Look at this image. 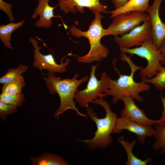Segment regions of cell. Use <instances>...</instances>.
<instances>
[{"instance_id":"6da1fadb","label":"cell","mask_w":165,"mask_h":165,"mask_svg":"<svg viewBox=\"0 0 165 165\" xmlns=\"http://www.w3.org/2000/svg\"><path fill=\"white\" fill-rule=\"evenodd\" d=\"M120 60L126 62L130 68V73L129 75H122L116 68H115L119 77L116 80H112L108 76L107 78V90L105 93L107 95L112 96V103L116 104L124 96H129L139 102H141L144 99L140 94L148 91L150 88L149 84L144 80L139 82H135L134 78L135 72L141 70L143 68L134 64L131 59L130 56L128 57L126 53L121 52Z\"/></svg>"},{"instance_id":"7a4b0ae2","label":"cell","mask_w":165,"mask_h":165,"mask_svg":"<svg viewBox=\"0 0 165 165\" xmlns=\"http://www.w3.org/2000/svg\"><path fill=\"white\" fill-rule=\"evenodd\" d=\"M79 76V74L76 73L71 79H61L57 77L54 73L48 72L46 74V77L43 78L50 93L52 94L57 93L60 99V106L54 114L55 118H58L60 115L69 109L75 111L78 116L87 118V115L79 111L74 100L78 86L89 79V76L86 75L78 79Z\"/></svg>"},{"instance_id":"3957f363","label":"cell","mask_w":165,"mask_h":165,"mask_svg":"<svg viewBox=\"0 0 165 165\" xmlns=\"http://www.w3.org/2000/svg\"><path fill=\"white\" fill-rule=\"evenodd\" d=\"M103 97L96 98L92 102L99 104L105 109L106 115L105 117L99 118L96 112L89 107L86 108L87 115L90 119L96 124L97 129L94 137L91 139H78L83 142L90 149L98 148H105L111 145L113 139L111 135L115 127L118 117L117 115L111 109L108 102Z\"/></svg>"},{"instance_id":"277c9868","label":"cell","mask_w":165,"mask_h":165,"mask_svg":"<svg viewBox=\"0 0 165 165\" xmlns=\"http://www.w3.org/2000/svg\"><path fill=\"white\" fill-rule=\"evenodd\" d=\"M101 13L97 12L94 14V18L86 31H82L74 25L69 28V31L72 35L77 38L83 37L87 38L90 45V50L86 54L77 57L79 62L89 64L102 61L108 56L109 49L101 42V39L105 36V30L101 24L103 17Z\"/></svg>"},{"instance_id":"5b68a950","label":"cell","mask_w":165,"mask_h":165,"mask_svg":"<svg viewBox=\"0 0 165 165\" xmlns=\"http://www.w3.org/2000/svg\"><path fill=\"white\" fill-rule=\"evenodd\" d=\"M119 50L121 52L129 53L130 56L136 55L147 60V65L140 72L141 79L153 77L162 66L161 62L163 59V55L156 47L151 36L140 46L133 48H119Z\"/></svg>"},{"instance_id":"8992f818","label":"cell","mask_w":165,"mask_h":165,"mask_svg":"<svg viewBox=\"0 0 165 165\" xmlns=\"http://www.w3.org/2000/svg\"><path fill=\"white\" fill-rule=\"evenodd\" d=\"M92 65L90 77L86 86L83 90L78 89L75 94V101L81 108H86L88 104L92 103L97 98L105 97V92L107 90V78L108 76L105 72L101 73L100 80L95 75L96 70L99 65Z\"/></svg>"},{"instance_id":"52a82bcc","label":"cell","mask_w":165,"mask_h":165,"mask_svg":"<svg viewBox=\"0 0 165 165\" xmlns=\"http://www.w3.org/2000/svg\"><path fill=\"white\" fill-rule=\"evenodd\" d=\"M149 17L145 12L133 11L122 13L114 16L113 21L105 29L104 36H122L140 25Z\"/></svg>"},{"instance_id":"ba28073f","label":"cell","mask_w":165,"mask_h":165,"mask_svg":"<svg viewBox=\"0 0 165 165\" xmlns=\"http://www.w3.org/2000/svg\"><path fill=\"white\" fill-rule=\"evenodd\" d=\"M29 41L34 48L33 57L35 60L33 62V65L35 68L40 71L47 70L48 72L53 73H61L66 71V67L70 62L69 58H66L65 62H63V60L64 58H63L61 63L58 64L52 54H43L40 52L39 50L42 46H38L39 42L34 38L30 37Z\"/></svg>"},{"instance_id":"9c48e42d","label":"cell","mask_w":165,"mask_h":165,"mask_svg":"<svg viewBox=\"0 0 165 165\" xmlns=\"http://www.w3.org/2000/svg\"><path fill=\"white\" fill-rule=\"evenodd\" d=\"M151 26L149 17L141 25L134 28L128 33L119 37L115 36L114 40L120 48H131L140 46L151 36Z\"/></svg>"},{"instance_id":"30bf717a","label":"cell","mask_w":165,"mask_h":165,"mask_svg":"<svg viewBox=\"0 0 165 165\" xmlns=\"http://www.w3.org/2000/svg\"><path fill=\"white\" fill-rule=\"evenodd\" d=\"M60 10L65 14L70 12L81 13L85 12L84 7L88 8L94 14L98 12L107 13V6L101 3L100 0H57Z\"/></svg>"},{"instance_id":"8fae6325","label":"cell","mask_w":165,"mask_h":165,"mask_svg":"<svg viewBox=\"0 0 165 165\" xmlns=\"http://www.w3.org/2000/svg\"><path fill=\"white\" fill-rule=\"evenodd\" d=\"M124 130L134 134L139 143L142 145L145 144L147 137L154 136L155 133V129L152 127L145 126L131 121L127 118L118 117L112 134L120 133Z\"/></svg>"},{"instance_id":"7c38bea8","label":"cell","mask_w":165,"mask_h":165,"mask_svg":"<svg viewBox=\"0 0 165 165\" xmlns=\"http://www.w3.org/2000/svg\"><path fill=\"white\" fill-rule=\"evenodd\" d=\"M163 0H154L149 6L148 10L151 26V37L156 48L159 50L160 45L165 38V23L160 18L159 11Z\"/></svg>"},{"instance_id":"4fadbf2b","label":"cell","mask_w":165,"mask_h":165,"mask_svg":"<svg viewBox=\"0 0 165 165\" xmlns=\"http://www.w3.org/2000/svg\"><path fill=\"white\" fill-rule=\"evenodd\" d=\"M133 99L129 96H124L121 99L124 103V107L120 112L121 117L128 118L131 121L146 126L152 127L156 125L155 120L148 118L144 111L137 106Z\"/></svg>"},{"instance_id":"5bb4252c","label":"cell","mask_w":165,"mask_h":165,"mask_svg":"<svg viewBox=\"0 0 165 165\" xmlns=\"http://www.w3.org/2000/svg\"><path fill=\"white\" fill-rule=\"evenodd\" d=\"M49 1L50 0H38V5L32 15L31 17L33 19H36L38 15L39 16V19L35 24L38 28H48L53 24L52 19L55 17L53 14L55 7L50 6Z\"/></svg>"},{"instance_id":"9a60e30c","label":"cell","mask_w":165,"mask_h":165,"mask_svg":"<svg viewBox=\"0 0 165 165\" xmlns=\"http://www.w3.org/2000/svg\"><path fill=\"white\" fill-rule=\"evenodd\" d=\"M118 140L124 148L127 155V160L125 163V165H146L152 161V158L150 157H148L143 160L138 158L133 154V148L136 143V140H134L130 142L127 139H126L125 141L123 137L121 136L118 138Z\"/></svg>"},{"instance_id":"2e32d148","label":"cell","mask_w":165,"mask_h":165,"mask_svg":"<svg viewBox=\"0 0 165 165\" xmlns=\"http://www.w3.org/2000/svg\"><path fill=\"white\" fill-rule=\"evenodd\" d=\"M149 0H130L124 6L115 9L108 13H111L110 17L117 15L133 11L147 12L149 6Z\"/></svg>"},{"instance_id":"e0dca14e","label":"cell","mask_w":165,"mask_h":165,"mask_svg":"<svg viewBox=\"0 0 165 165\" xmlns=\"http://www.w3.org/2000/svg\"><path fill=\"white\" fill-rule=\"evenodd\" d=\"M25 23L24 20H22L17 23L10 22L6 25L0 26V39L4 45L8 49H12L11 35L13 32Z\"/></svg>"},{"instance_id":"ac0fdd59","label":"cell","mask_w":165,"mask_h":165,"mask_svg":"<svg viewBox=\"0 0 165 165\" xmlns=\"http://www.w3.org/2000/svg\"><path fill=\"white\" fill-rule=\"evenodd\" d=\"M29 159L35 165H68V162L61 156L49 153L44 154L38 157H31Z\"/></svg>"},{"instance_id":"d6986e66","label":"cell","mask_w":165,"mask_h":165,"mask_svg":"<svg viewBox=\"0 0 165 165\" xmlns=\"http://www.w3.org/2000/svg\"><path fill=\"white\" fill-rule=\"evenodd\" d=\"M25 82L24 77L21 75L12 81L3 85L1 89L2 93L10 95H16L22 93V88Z\"/></svg>"},{"instance_id":"ffe728a7","label":"cell","mask_w":165,"mask_h":165,"mask_svg":"<svg viewBox=\"0 0 165 165\" xmlns=\"http://www.w3.org/2000/svg\"><path fill=\"white\" fill-rule=\"evenodd\" d=\"M154 136L155 139L152 146L154 150H160L162 154L165 153V126L156 124Z\"/></svg>"},{"instance_id":"44dd1931","label":"cell","mask_w":165,"mask_h":165,"mask_svg":"<svg viewBox=\"0 0 165 165\" xmlns=\"http://www.w3.org/2000/svg\"><path fill=\"white\" fill-rule=\"evenodd\" d=\"M161 63L162 66L156 75L151 79H141L146 83L151 84L156 88L162 91L165 90V61L162 60Z\"/></svg>"},{"instance_id":"7402d4cb","label":"cell","mask_w":165,"mask_h":165,"mask_svg":"<svg viewBox=\"0 0 165 165\" xmlns=\"http://www.w3.org/2000/svg\"><path fill=\"white\" fill-rule=\"evenodd\" d=\"M26 65L20 64L15 68H9L7 72L0 78V83L3 85L7 84L21 75L28 69Z\"/></svg>"},{"instance_id":"603a6c76","label":"cell","mask_w":165,"mask_h":165,"mask_svg":"<svg viewBox=\"0 0 165 165\" xmlns=\"http://www.w3.org/2000/svg\"><path fill=\"white\" fill-rule=\"evenodd\" d=\"M0 100L6 104L12 105L17 107H21L25 99L22 93L16 95L2 93L0 95Z\"/></svg>"},{"instance_id":"cb8c5ba5","label":"cell","mask_w":165,"mask_h":165,"mask_svg":"<svg viewBox=\"0 0 165 165\" xmlns=\"http://www.w3.org/2000/svg\"><path fill=\"white\" fill-rule=\"evenodd\" d=\"M17 111L16 107L6 104L0 100V116L2 119L6 120L8 115L16 112Z\"/></svg>"},{"instance_id":"d4e9b609","label":"cell","mask_w":165,"mask_h":165,"mask_svg":"<svg viewBox=\"0 0 165 165\" xmlns=\"http://www.w3.org/2000/svg\"><path fill=\"white\" fill-rule=\"evenodd\" d=\"M13 6V5L12 4L6 2L3 0H0V9L6 13L10 22H13L14 20L12 10Z\"/></svg>"},{"instance_id":"484cf974","label":"cell","mask_w":165,"mask_h":165,"mask_svg":"<svg viewBox=\"0 0 165 165\" xmlns=\"http://www.w3.org/2000/svg\"><path fill=\"white\" fill-rule=\"evenodd\" d=\"M161 100L163 106V110L161 118L158 120H155L156 124H160L165 126V97L162 94H160Z\"/></svg>"},{"instance_id":"4316f807","label":"cell","mask_w":165,"mask_h":165,"mask_svg":"<svg viewBox=\"0 0 165 165\" xmlns=\"http://www.w3.org/2000/svg\"><path fill=\"white\" fill-rule=\"evenodd\" d=\"M130 0H111L115 9H118L125 6Z\"/></svg>"},{"instance_id":"83f0119b","label":"cell","mask_w":165,"mask_h":165,"mask_svg":"<svg viewBox=\"0 0 165 165\" xmlns=\"http://www.w3.org/2000/svg\"><path fill=\"white\" fill-rule=\"evenodd\" d=\"M159 50L163 55V60L165 61V38L163 40Z\"/></svg>"}]
</instances>
